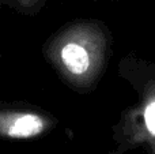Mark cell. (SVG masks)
I'll return each mask as SVG.
<instances>
[{
	"instance_id": "6da1fadb",
	"label": "cell",
	"mask_w": 155,
	"mask_h": 154,
	"mask_svg": "<svg viewBox=\"0 0 155 154\" xmlns=\"http://www.w3.org/2000/svg\"><path fill=\"white\" fill-rule=\"evenodd\" d=\"M106 37L97 25L78 23L68 27L49 46L54 65L76 86H88L101 72Z\"/></svg>"
},
{
	"instance_id": "277c9868",
	"label": "cell",
	"mask_w": 155,
	"mask_h": 154,
	"mask_svg": "<svg viewBox=\"0 0 155 154\" xmlns=\"http://www.w3.org/2000/svg\"><path fill=\"white\" fill-rule=\"evenodd\" d=\"M22 2H26V0H22Z\"/></svg>"
},
{
	"instance_id": "3957f363",
	"label": "cell",
	"mask_w": 155,
	"mask_h": 154,
	"mask_svg": "<svg viewBox=\"0 0 155 154\" xmlns=\"http://www.w3.org/2000/svg\"><path fill=\"white\" fill-rule=\"evenodd\" d=\"M142 131L131 139L135 143H144L150 154H155V87L150 90L142 108Z\"/></svg>"
},
{
	"instance_id": "7a4b0ae2",
	"label": "cell",
	"mask_w": 155,
	"mask_h": 154,
	"mask_svg": "<svg viewBox=\"0 0 155 154\" xmlns=\"http://www.w3.org/2000/svg\"><path fill=\"white\" fill-rule=\"evenodd\" d=\"M51 126V120L35 112L0 111V136L10 139H31L40 136Z\"/></svg>"
}]
</instances>
